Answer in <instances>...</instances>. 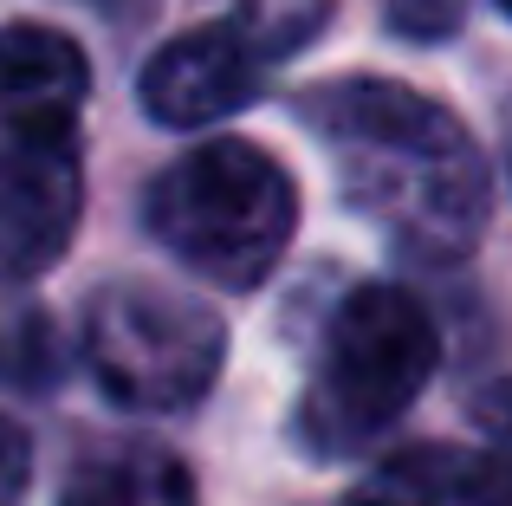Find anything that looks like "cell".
Returning <instances> with one entry per match:
<instances>
[{"mask_svg": "<svg viewBox=\"0 0 512 506\" xmlns=\"http://www.w3.org/2000/svg\"><path fill=\"white\" fill-rule=\"evenodd\" d=\"M480 422H487L493 435H506V442H512V377L493 383V390L480 396Z\"/></svg>", "mask_w": 512, "mask_h": 506, "instance_id": "13", "label": "cell"}, {"mask_svg": "<svg viewBox=\"0 0 512 506\" xmlns=\"http://www.w3.org/2000/svg\"><path fill=\"white\" fill-rule=\"evenodd\" d=\"M65 377V351L52 318L39 312H0V383L13 390H52Z\"/></svg>", "mask_w": 512, "mask_h": 506, "instance_id": "10", "label": "cell"}, {"mask_svg": "<svg viewBox=\"0 0 512 506\" xmlns=\"http://www.w3.org/2000/svg\"><path fill=\"white\" fill-rule=\"evenodd\" d=\"M227 357V325L201 299L150 279L104 286L85 312V364L111 403L137 416H175L214 390Z\"/></svg>", "mask_w": 512, "mask_h": 506, "instance_id": "4", "label": "cell"}, {"mask_svg": "<svg viewBox=\"0 0 512 506\" xmlns=\"http://www.w3.org/2000/svg\"><path fill=\"white\" fill-rule=\"evenodd\" d=\"M344 506H512V448H402L363 474Z\"/></svg>", "mask_w": 512, "mask_h": 506, "instance_id": "8", "label": "cell"}, {"mask_svg": "<svg viewBox=\"0 0 512 506\" xmlns=\"http://www.w3.org/2000/svg\"><path fill=\"white\" fill-rule=\"evenodd\" d=\"M500 13H512V0H500Z\"/></svg>", "mask_w": 512, "mask_h": 506, "instance_id": "14", "label": "cell"}, {"mask_svg": "<svg viewBox=\"0 0 512 506\" xmlns=\"http://www.w3.org/2000/svg\"><path fill=\"white\" fill-rule=\"evenodd\" d=\"M318 20H325V0H247L227 20L169 39L137 78L143 111L169 130H201L240 111V104H253L266 65L299 52Z\"/></svg>", "mask_w": 512, "mask_h": 506, "instance_id": "5", "label": "cell"}, {"mask_svg": "<svg viewBox=\"0 0 512 506\" xmlns=\"http://www.w3.org/2000/svg\"><path fill=\"white\" fill-rule=\"evenodd\" d=\"M143 221L188 273L227 292H247L279 266L292 228H299V189L266 150L240 137H214L175 156L150 182Z\"/></svg>", "mask_w": 512, "mask_h": 506, "instance_id": "2", "label": "cell"}, {"mask_svg": "<svg viewBox=\"0 0 512 506\" xmlns=\"http://www.w3.org/2000/svg\"><path fill=\"white\" fill-rule=\"evenodd\" d=\"M506 163H512V137H506Z\"/></svg>", "mask_w": 512, "mask_h": 506, "instance_id": "15", "label": "cell"}, {"mask_svg": "<svg viewBox=\"0 0 512 506\" xmlns=\"http://www.w3.org/2000/svg\"><path fill=\"white\" fill-rule=\"evenodd\" d=\"M78 176L72 137H0V286L33 279L78 234Z\"/></svg>", "mask_w": 512, "mask_h": 506, "instance_id": "6", "label": "cell"}, {"mask_svg": "<svg viewBox=\"0 0 512 506\" xmlns=\"http://www.w3.org/2000/svg\"><path fill=\"white\" fill-rule=\"evenodd\" d=\"M435 325L402 286H357L325 331L318 377L299 403V442L312 455H357L435 377Z\"/></svg>", "mask_w": 512, "mask_h": 506, "instance_id": "3", "label": "cell"}, {"mask_svg": "<svg viewBox=\"0 0 512 506\" xmlns=\"http://www.w3.org/2000/svg\"><path fill=\"white\" fill-rule=\"evenodd\" d=\"M389 20H396L402 33H448V26L461 20V0H396Z\"/></svg>", "mask_w": 512, "mask_h": 506, "instance_id": "12", "label": "cell"}, {"mask_svg": "<svg viewBox=\"0 0 512 506\" xmlns=\"http://www.w3.org/2000/svg\"><path fill=\"white\" fill-rule=\"evenodd\" d=\"M357 215L415 260H461L487 221V169L461 117L389 78H338L305 98Z\"/></svg>", "mask_w": 512, "mask_h": 506, "instance_id": "1", "label": "cell"}, {"mask_svg": "<svg viewBox=\"0 0 512 506\" xmlns=\"http://www.w3.org/2000/svg\"><path fill=\"white\" fill-rule=\"evenodd\" d=\"M91 98V65L59 26H0V124L7 137H72Z\"/></svg>", "mask_w": 512, "mask_h": 506, "instance_id": "7", "label": "cell"}, {"mask_svg": "<svg viewBox=\"0 0 512 506\" xmlns=\"http://www.w3.org/2000/svg\"><path fill=\"white\" fill-rule=\"evenodd\" d=\"M59 506H195V474L169 448L117 442L78 461Z\"/></svg>", "mask_w": 512, "mask_h": 506, "instance_id": "9", "label": "cell"}, {"mask_svg": "<svg viewBox=\"0 0 512 506\" xmlns=\"http://www.w3.org/2000/svg\"><path fill=\"white\" fill-rule=\"evenodd\" d=\"M26 474H33V448H26L20 422L0 416V506H20L26 500Z\"/></svg>", "mask_w": 512, "mask_h": 506, "instance_id": "11", "label": "cell"}]
</instances>
